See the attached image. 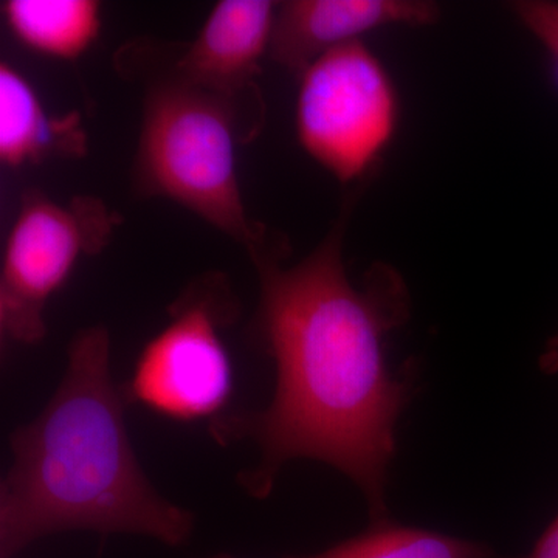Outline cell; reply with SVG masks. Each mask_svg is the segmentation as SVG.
<instances>
[{"label": "cell", "mask_w": 558, "mask_h": 558, "mask_svg": "<svg viewBox=\"0 0 558 558\" xmlns=\"http://www.w3.org/2000/svg\"><path fill=\"white\" fill-rule=\"evenodd\" d=\"M438 20V5L425 0H288L277 7L269 57L300 76L323 54L357 43L366 33Z\"/></svg>", "instance_id": "obj_8"}, {"label": "cell", "mask_w": 558, "mask_h": 558, "mask_svg": "<svg viewBox=\"0 0 558 558\" xmlns=\"http://www.w3.org/2000/svg\"><path fill=\"white\" fill-rule=\"evenodd\" d=\"M539 368L548 374L558 373V332L549 340L546 351L543 352Z\"/></svg>", "instance_id": "obj_14"}, {"label": "cell", "mask_w": 558, "mask_h": 558, "mask_svg": "<svg viewBox=\"0 0 558 558\" xmlns=\"http://www.w3.org/2000/svg\"><path fill=\"white\" fill-rule=\"evenodd\" d=\"M234 318L226 279H199L170 307V322L143 348L128 403L178 421L216 417L233 391V365L222 328Z\"/></svg>", "instance_id": "obj_6"}, {"label": "cell", "mask_w": 558, "mask_h": 558, "mask_svg": "<svg viewBox=\"0 0 558 558\" xmlns=\"http://www.w3.org/2000/svg\"><path fill=\"white\" fill-rule=\"evenodd\" d=\"M399 120L395 81L363 40L323 54L300 75L296 137L341 183L363 179L379 165Z\"/></svg>", "instance_id": "obj_4"}, {"label": "cell", "mask_w": 558, "mask_h": 558, "mask_svg": "<svg viewBox=\"0 0 558 558\" xmlns=\"http://www.w3.org/2000/svg\"><path fill=\"white\" fill-rule=\"evenodd\" d=\"M529 558H558V515L535 543Z\"/></svg>", "instance_id": "obj_13"}, {"label": "cell", "mask_w": 558, "mask_h": 558, "mask_svg": "<svg viewBox=\"0 0 558 558\" xmlns=\"http://www.w3.org/2000/svg\"><path fill=\"white\" fill-rule=\"evenodd\" d=\"M277 7L270 0H220L167 72L238 102L263 123L255 78L269 54Z\"/></svg>", "instance_id": "obj_7"}, {"label": "cell", "mask_w": 558, "mask_h": 558, "mask_svg": "<svg viewBox=\"0 0 558 558\" xmlns=\"http://www.w3.org/2000/svg\"><path fill=\"white\" fill-rule=\"evenodd\" d=\"M120 216L94 196L54 202L25 191L7 236L0 269L3 339L36 344L47 333L46 310L83 256L97 255L119 227Z\"/></svg>", "instance_id": "obj_5"}, {"label": "cell", "mask_w": 558, "mask_h": 558, "mask_svg": "<svg viewBox=\"0 0 558 558\" xmlns=\"http://www.w3.org/2000/svg\"><path fill=\"white\" fill-rule=\"evenodd\" d=\"M86 134L75 116L51 117L31 81L0 64V160L10 168L38 165L50 157H81Z\"/></svg>", "instance_id": "obj_9"}, {"label": "cell", "mask_w": 558, "mask_h": 558, "mask_svg": "<svg viewBox=\"0 0 558 558\" xmlns=\"http://www.w3.org/2000/svg\"><path fill=\"white\" fill-rule=\"evenodd\" d=\"M2 13L22 46L54 60H78L100 35L101 5L95 0H9Z\"/></svg>", "instance_id": "obj_10"}, {"label": "cell", "mask_w": 558, "mask_h": 558, "mask_svg": "<svg viewBox=\"0 0 558 558\" xmlns=\"http://www.w3.org/2000/svg\"><path fill=\"white\" fill-rule=\"evenodd\" d=\"M510 9L526 31L545 47L558 68V2L519 0Z\"/></svg>", "instance_id": "obj_12"}, {"label": "cell", "mask_w": 558, "mask_h": 558, "mask_svg": "<svg viewBox=\"0 0 558 558\" xmlns=\"http://www.w3.org/2000/svg\"><path fill=\"white\" fill-rule=\"evenodd\" d=\"M123 388L110 371L109 330H80L64 376L38 416L10 435L0 486V558L72 531L140 535L185 545L190 510L161 497L128 435Z\"/></svg>", "instance_id": "obj_2"}, {"label": "cell", "mask_w": 558, "mask_h": 558, "mask_svg": "<svg viewBox=\"0 0 558 558\" xmlns=\"http://www.w3.org/2000/svg\"><path fill=\"white\" fill-rule=\"evenodd\" d=\"M344 219L293 266L282 252L252 260L260 299L256 329L277 371L267 409L219 418L216 439H252L258 464L240 475L247 494L266 498L293 459H314L362 492L371 523L389 520L388 470L396 425L416 392V366L392 373L385 343L410 315L403 279L371 269L360 288L343 260Z\"/></svg>", "instance_id": "obj_1"}, {"label": "cell", "mask_w": 558, "mask_h": 558, "mask_svg": "<svg viewBox=\"0 0 558 558\" xmlns=\"http://www.w3.org/2000/svg\"><path fill=\"white\" fill-rule=\"evenodd\" d=\"M259 123L238 102L171 75L150 73L135 154V191L189 209L242 245L250 259L281 248L250 219L236 149Z\"/></svg>", "instance_id": "obj_3"}, {"label": "cell", "mask_w": 558, "mask_h": 558, "mask_svg": "<svg viewBox=\"0 0 558 558\" xmlns=\"http://www.w3.org/2000/svg\"><path fill=\"white\" fill-rule=\"evenodd\" d=\"M288 558H494L484 543L385 520L312 556Z\"/></svg>", "instance_id": "obj_11"}]
</instances>
